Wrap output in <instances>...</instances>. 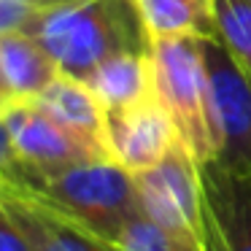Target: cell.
<instances>
[{
  "mask_svg": "<svg viewBox=\"0 0 251 251\" xmlns=\"http://www.w3.org/2000/svg\"><path fill=\"white\" fill-rule=\"evenodd\" d=\"M60 73L57 62L30 33L0 35V78L11 98H35Z\"/></svg>",
  "mask_w": 251,
  "mask_h": 251,
  "instance_id": "7c38bea8",
  "label": "cell"
},
{
  "mask_svg": "<svg viewBox=\"0 0 251 251\" xmlns=\"http://www.w3.org/2000/svg\"><path fill=\"white\" fill-rule=\"evenodd\" d=\"M216 33L232 57L251 76V3L249 0H213Z\"/></svg>",
  "mask_w": 251,
  "mask_h": 251,
  "instance_id": "9a60e30c",
  "label": "cell"
},
{
  "mask_svg": "<svg viewBox=\"0 0 251 251\" xmlns=\"http://www.w3.org/2000/svg\"><path fill=\"white\" fill-rule=\"evenodd\" d=\"M25 168L19 162L17 151H14L11 135H8L6 122L0 119V189H8V186H19L22 184Z\"/></svg>",
  "mask_w": 251,
  "mask_h": 251,
  "instance_id": "2e32d148",
  "label": "cell"
},
{
  "mask_svg": "<svg viewBox=\"0 0 251 251\" xmlns=\"http://www.w3.org/2000/svg\"><path fill=\"white\" fill-rule=\"evenodd\" d=\"M202 251H251V173L200 165Z\"/></svg>",
  "mask_w": 251,
  "mask_h": 251,
  "instance_id": "52a82bcc",
  "label": "cell"
},
{
  "mask_svg": "<svg viewBox=\"0 0 251 251\" xmlns=\"http://www.w3.org/2000/svg\"><path fill=\"white\" fill-rule=\"evenodd\" d=\"M33 100L54 122H60L65 130H71L73 135H78L81 141H87L89 146H95L100 154L108 157L105 141H103L105 108L100 105V100L95 98L92 89L81 78H73L68 73H57L49 87L41 95H35Z\"/></svg>",
  "mask_w": 251,
  "mask_h": 251,
  "instance_id": "30bf717a",
  "label": "cell"
},
{
  "mask_svg": "<svg viewBox=\"0 0 251 251\" xmlns=\"http://www.w3.org/2000/svg\"><path fill=\"white\" fill-rule=\"evenodd\" d=\"M249 3H251V0H249Z\"/></svg>",
  "mask_w": 251,
  "mask_h": 251,
  "instance_id": "44dd1931",
  "label": "cell"
},
{
  "mask_svg": "<svg viewBox=\"0 0 251 251\" xmlns=\"http://www.w3.org/2000/svg\"><path fill=\"white\" fill-rule=\"evenodd\" d=\"M202 60L211 95L213 162L251 173V76L219 38H202Z\"/></svg>",
  "mask_w": 251,
  "mask_h": 251,
  "instance_id": "277c9868",
  "label": "cell"
},
{
  "mask_svg": "<svg viewBox=\"0 0 251 251\" xmlns=\"http://www.w3.org/2000/svg\"><path fill=\"white\" fill-rule=\"evenodd\" d=\"M0 89H3V78H0ZM3 92H6V89H3Z\"/></svg>",
  "mask_w": 251,
  "mask_h": 251,
  "instance_id": "ffe728a7",
  "label": "cell"
},
{
  "mask_svg": "<svg viewBox=\"0 0 251 251\" xmlns=\"http://www.w3.org/2000/svg\"><path fill=\"white\" fill-rule=\"evenodd\" d=\"M8 98H11V95H8V92H3V89H0V111H3V105H6V100Z\"/></svg>",
  "mask_w": 251,
  "mask_h": 251,
  "instance_id": "d6986e66",
  "label": "cell"
},
{
  "mask_svg": "<svg viewBox=\"0 0 251 251\" xmlns=\"http://www.w3.org/2000/svg\"><path fill=\"white\" fill-rule=\"evenodd\" d=\"M105 151L132 176L157 165L178 143V132L157 95L135 105L105 111Z\"/></svg>",
  "mask_w": 251,
  "mask_h": 251,
  "instance_id": "ba28073f",
  "label": "cell"
},
{
  "mask_svg": "<svg viewBox=\"0 0 251 251\" xmlns=\"http://www.w3.org/2000/svg\"><path fill=\"white\" fill-rule=\"evenodd\" d=\"M0 202L19 222L35 251H119L116 243L84 229L22 189H0Z\"/></svg>",
  "mask_w": 251,
  "mask_h": 251,
  "instance_id": "9c48e42d",
  "label": "cell"
},
{
  "mask_svg": "<svg viewBox=\"0 0 251 251\" xmlns=\"http://www.w3.org/2000/svg\"><path fill=\"white\" fill-rule=\"evenodd\" d=\"M105 111L127 108L154 95L151 51H125L100 62L84 78Z\"/></svg>",
  "mask_w": 251,
  "mask_h": 251,
  "instance_id": "8fae6325",
  "label": "cell"
},
{
  "mask_svg": "<svg viewBox=\"0 0 251 251\" xmlns=\"http://www.w3.org/2000/svg\"><path fill=\"white\" fill-rule=\"evenodd\" d=\"M19 3H22V6L33 14V19H35V17H41V14H46V11H54V8H60V6L76 3V0H19ZM30 25H33V22H30Z\"/></svg>",
  "mask_w": 251,
  "mask_h": 251,
  "instance_id": "ac0fdd59",
  "label": "cell"
},
{
  "mask_svg": "<svg viewBox=\"0 0 251 251\" xmlns=\"http://www.w3.org/2000/svg\"><path fill=\"white\" fill-rule=\"evenodd\" d=\"M154 95L165 105L178 132V141L192 151L197 162L213 159L211 95L202 60V38H151Z\"/></svg>",
  "mask_w": 251,
  "mask_h": 251,
  "instance_id": "3957f363",
  "label": "cell"
},
{
  "mask_svg": "<svg viewBox=\"0 0 251 251\" xmlns=\"http://www.w3.org/2000/svg\"><path fill=\"white\" fill-rule=\"evenodd\" d=\"M8 189H22L38 197L111 243L119 238L127 222L141 213L135 176L111 157L84 159L49 176H25L22 184Z\"/></svg>",
  "mask_w": 251,
  "mask_h": 251,
  "instance_id": "7a4b0ae2",
  "label": "cell"
},
{
  "mask_svg": "<svg viewBox=\"0 0 251 251\" xmlns=\"http://www.w3.org/2000/svg\"><path fill=\"white\" fill-rule=\"evenodd\" d=\"M135 189L149 219L200 240V162L181 141L157 165L135 173Z\"/></svg>",
  "mask_w": 251,
  "mask_h": 251,
  "instance_id": "5b68a950",
  "label": "cell"
},
{
  "mask_svg": "<svg viewBox=\"0 0 251 251\" xmlns=\"http://www.w3.org/2000/svg\"><path fill=\"white\" fill-rule=\"evenodd\" d=\"M25 33L44 44L60 73L81 81L111 57L151 49L135 0H76L35 17Z\"/></svg>",
  "mask_w": 251,
  "mask_h": 251,
  "instance_id": "6da1fadb",
  "label": "cell"
},
{
  "mask_svg": "<svg viewBox=\"0 0 251 251\" xmlns=\"http://www.w3.org/2000/svg\"><path fill=\"white\" fill-rule=\"evenodd\" d=\"M114 243L119 251H202V243L197 238L162 227L143 211L127 222Z\"/></svg>",
  "mask_w": 251,
  "mask_h": 251,
  "instance_id": "5bb4252c",
  "label": "cell"
},
{
  "mask_svg": "<svg viewBox=\"0 0 251 251\" xmlns=\"http://www.w3.org/2000/svg\"><path fill=\"white\" fill-rule=\"evenodd\" d=\"M0 251H35V246L30 243L25 229L19 227V222L6 211L3 202H0Z\"/></svg>",
  "mask_w": 251,
  "mask_h": 251,
  "instance_id": "e0dca14e",
  "label": "cell"
},
{
  "mask_svg": "<svg viewBox=\"0 0 251 251\" xmlns=\"http://www.w3.org/2000/svg\"><path fill=\"white\" fill-rule=\"evenodd\" d=\"M149 38H216L213 0H135Z\"/></svg>",
  "mask_w": 251,
  "mask_h": 251,
  "instance_id": "4fadbf2b",
  "label": "cell"
},
{
  "mask_svg": "<svg viewBox=\"0 0 251 251\" xmlns=\"http://www.w3.org/2000/svg\"><path fill=\"white\" fill-rule=\"evenodd\" d=\"M0 119L6 122L25 176H49L84 159L105 157L87 141L54 122L33 98H8ZM22 176V178H25Z\"/></svg>",
  "mask_w": 251,
  "mask_h": 251,
  "instance_id": "8992f818",
  "label": "cell"
}]
</instances>
